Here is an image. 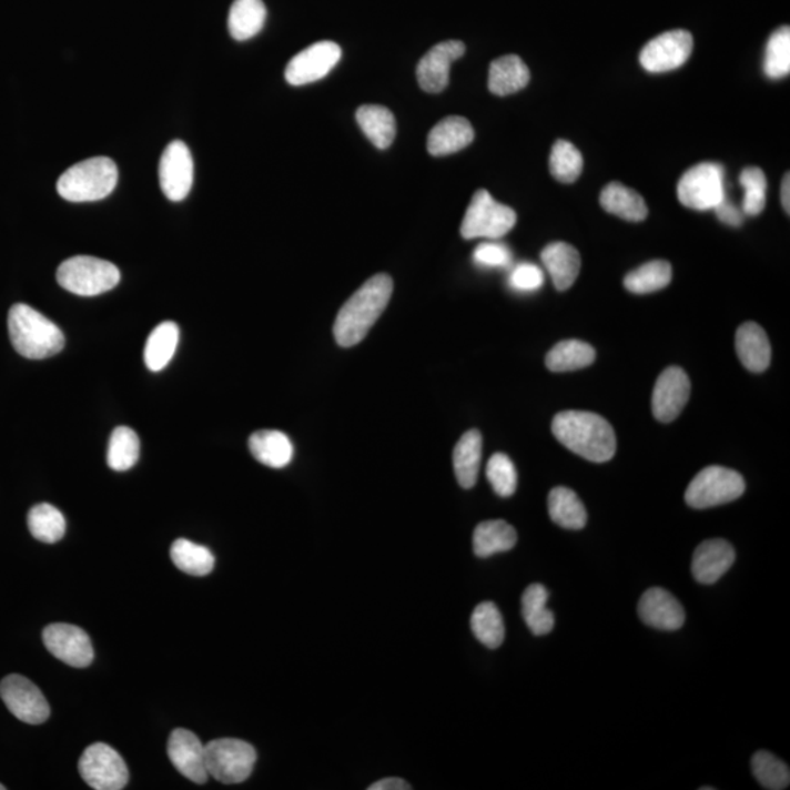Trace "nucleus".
<instances>
[{
    "instance_id": "1",
    "label": "nucleus",
    "mask_w": 790,
    "mask_h": 790,
    "mask_svg": "<svg viewBox=\"0 0 790 790\" xmlns=\"http://www.w3.org/2000/svg\"><path fill=\"white\" fill-rule=\"evenodd\" d=\"M393 295V280L388 274H376L353 295L334 323V338L342 347L361 343L383 315Z\"/></svg>"
},
{
    "instance_id": "2",
    "label": "nucleus",
    "mask_w": 790,
    "mask_h": 790,
    "mask_svg": "<svg viewBox=\"0 0 790 790\" xmlns=\"http://www.w3.org/2000/svg\"><path fill=\"white\" fill-rule=\"evenodd\" d=\"M555 438L569 452L592 463L612 460L617 436L604 417L590 412L559 413L553 422Z\"/></svg>"
},
{
    "instance_id": "3",
    "label": "nucleus",
    "mask_w": 790,
    "mask_h": 790,
    "mask_svg": "<svg viewBox=\"0 0 790 790\" xmlns=\"http://www.w3.org/2000/svg\"><path fill=\"white\" fill-rule=\"evenodd\" d=\"M8 330L13 348L27 359H48L65 346L62 330L24 303H18L9 311Z\"/></svg>"
},
{
    "instance_id": "4",
    "label": "nucleus",
    "mask_w": 790,
    "mask_h": 790,
    "mask_svg": "<svg viewBox=\"0 0 790 790\" xmlns=\"http://www.w3.org/2000/svg\"><path fill=\"white\" fill-rule=\"evenodd\" d=\"M117 183V164L108 158H93L68 169L59 178L58 192L67 201L93 202L112 194Z\"/></svg>"
},
{
    "instance_id": "5",
    "label": "nucleus",
    "mask_w": 790,
    "mask_h": 790,
    "mask_svg": "<svg viewBox=\"0 0 790 790\" xmlns=\"http://www.w3.org/2000/svg\"><path fill=\"white\" fill-rule=\"evenodd\" d=\"M58 283L78 296H99L121 282L118 266L94 256H73L58 269Z\"/></svg>"
},
{
    "instance_id": "6",
    "label": "nucleus",
    "mask_w": 790,
    "mask_h": 790,
    "mask_svg": "<svg viewBox=\"0 0 790 790\" xmlns=\"http://www.w3.org/2000/svg\"><path fill=\"white\" fill-rule=\"evenodd\" d=\"M255 762V748L242 739H215L205 746L206 771L224 784L245 782L254 771Z\"/></svg>"
},
{
    "instance_id": "7",
    "label": "nucleus",
    "mask_w": 790,
    "mask_h": 790,
    "mask_svg": "<svg viewBox=\"0 0 790 790\" xmlns=\"http://www.w3.org/2000/svg\"><path fill=\"white\" fill-rule=\"evenodd\" d=\"M517 223L516 211L499 204L488 191L480 190L473 195L470 205L462 223V236L472 239H490L496 241L505 236Z\"/></svg>"
},
{
    "instance_id": "8",
    "label": "nucleus",
    "mask_w": 790,
    "mask_h": 790,
    "mask_svg": "<svg viewBox=\"0 0 790 790\" xmlns=\"http://www.w3.org/2000/svg\"><path fill=\"white\" fill-rule=\"evenodd\" d=\"M746 493V480L738 472L720 466L702 468L686 493L691 508L706 509L732 503Z\"/></svg>"
},
{
    "instance_id": "9",
    "label": "nucleus",
    "mask_w": 790,
    "mask_h": 790,
    "mask_svg": "<svg viewBox=\"0 0 790 790\" xmlns=\"http://www.w3.org/2000/svg\"><path fill=\"white\" fill-rule=\"evenodd\" d=\"M725 198V170L720 164L693 165L678 183V200L687 209L715 210Z\"/></svg>"
},
{
    "instance_id": "10",
    "label": "nucleus",
    "mask_w": 790,
    "mask_h": 790,
    "mask_svg": "<svg viewBox=\"0 0 790 790\" xmlns=\"http://www.w3.org/2000/svg\"><path fill=\"white\" fill-rule=\"evenodd\" d=\"M78 769L84 782L95 790H121L130 780V770L121 754L101 742L87 748Z\"/></svg>"
},
{
    "instance_id": "11",
    "label": "nucleus",
    "mask_w": 790,
    "mask_h": 790,
    "mask_svg": "<svg viewBox=\"0 0 790 790\" xmlns=\"http://www.w3.org/2000/svg\"><path fill=\"white\" fill-rule=\"evenodd\" d=\"M0 697L8 710L21 722L41 725L49 719L50 707L43 692L21 675H9L2 679Z\"/></svg>"
},
{
    "instance_id": "12",
    "label": "nucleus",
    "mask_w": 790,
    "mask_h": 790,
    "mask_svg": "<svg viewBox=\"0 0 790 790\" xmlns=\"http://www.w3.org/2000/svg\"><path fill=\"white\" fill-rule=\"evenodd\" d=\"M160 186L170 201L185 200L194 185V159L185 142L173 141L165 146L159 165Z\"/></svg>"
},
{
    "instance_id": "13",
    "label": "nucleus",
    "mask_w": 790,
    "mask_h": 790,
    "mask_svg": "<svg viewBox=\"0 0 790 790\" xmlns=\"http://www.w3.org/2000/svg\"><path fill=\"white\" fill-rule=\"evenodd\" d=\"M692 48L691 33L686 30L668 31L645 45L640 53V63L651 73L673 71L690 59Z\"/></svg>"
},
{
    "instance_id": "14",
    "label": "nucleus",
    "mask_w": 790,
    "mask_h": 790,
    "mask_svg": "<svg viewBox=\"0 0 790 790\" xmlns=\"http://www.w3.org/2000/svg\"><path fill=\"white\" fill-rule=\"evenodd\" d=\"M342 59V48L334 41H318L298 52L286 68V81L301 87L323 80Z\"/></svg>"
},
{
    "instance_id": "15",
    "label": "nucleus",
    "mask_w": 790,
    "mask_h": 790,
    "mask_svg": "<svg viewBox=\"0 0 790 790\" xmlns=\"http://www.w3.org/2000/svg\"><path fill=\"white\" fill-rule=\"evenodd\" d=\"M45 649L72 668H87L93 664L94 649L89 634L71 624H52L43 631Z\"/></svg>"
},
{
    "instance_id": "16",
    "label": "nucleus",
    "mask_w": 790,
    "mask_h": 790,
    "mask_svg": "<svg viewBox=\"0 0 790 790\" xmlns=\"http://www.w3.org/2000/svg\"><path fill=\"white\" fill-rule=\"evenodd\" d=\"M690 394V378L681 367L672 366L661 372L651 399L656 419L664 424L677 419L687 406Z\"/></svg>"
},
{
    "instance_id": "17",
    "label": "nucleus",
    "mask_w": 790,
    "mask_h": 790,
    "mask_svg": "<svg viewBox=\"0 0 790 790\" xmlns=\"http://www.w3.org/2000/svg\"><path fill=\"white\" fill-rule=\"evenodd\" d=\"M466 53V45L458 40L443 41L434 45L417 65V82L426 93H440L448 87L449 69Z\"/></svg>"
},
{
    "instance_id": "18",
    "label": "nucleus",
    "mask_w": 790,
    "mask_h": 790,
    "mask_svg": "<svg viewBox=\"0 0 790 790\" xmlns=\"http://www.w3.org/2000/svg\"><path fill=\"white\" fill-rule=\"evenodd\" d=\"M168 756L174 769L191 782L204 784L209 780V771L205 767V747L191 730H173L169 737Z\"/></svg>"
},
{
    "instance_id": "19",
    "label": "nucleus",
    "mask_w": 790,
    "mask_h": 790,
    "mask_svg": "<svg viewBox=\"0 0 790 790\" xmlns=\"http://www.w3.org/2000/svg\"><path fill=\"white\" fill-rule=\"evenodd\" d=\"M638 615L646 626L661 631H677L686 622V610L677 597L659 587L647 590L641 596Z\"/></svg>"
},
{
    "instance_id": "20",
    "label": "nucleus",
    "mask_w": 790,
    "mask_h": 790,
    "mask_svg": "<svg viewBox=\"0 0 790 790\" xmlns=\"http://www.w3.org/2000/svg\"><path fill=\"white\" fill-rule=\"evenodd\" d=\"M737 558L733 546L723 539L702 541L692 557L691 573L700 585H715L729 571Z\"/></svg>"
},
{
    "instance_id": "21",
    "label": "nucleus",
    "mask_w": 790,
    "mask_h": 790,
    "mask_svg": "<svg viewBox=\"0 0 790 790\" xmlns=\"http://www.w3.org/2000/svg\"><path fill=\"white\" fill-rule=\"evenodd\" d=\"M540 259L549 271L557 291H568L576 283L581 269L580 254L576 247L565 242L550 243L541 251Z\"/></svg>"
},
{
    "instance_id": "22",
    "label": "nucleus",
    "mask_w": 790,
    "mask_h": 790,
    "mask_svg": "<svg viewBox=\"0 0 790 790\" xmlns=\"http://www.w3.org/2000/svg\"><path fill=\"white\" fill-rule=\"evenodd\" d=\"M473 140L475 130L470 122L460 117H449L436 123L429 132L428 151L435 158H440L466 149Z\"/></svg>"
},
{
    "instance_id": "23",
    "label": "nucleus",
    "mask_w": 790,
    "mask_h": 790,
    "mask_svg": "<svg viewBox=\"0 0 790 790\" xmlns=\"http://www.w3.org/2000/svg\"><path fill=\"white\" fill-rule=\"evenodd\" d=\"M735 346L742 365L748 371L764 372L770 366L771 346L766 331L756 323H746L737 331Z\"/></svg>"
},
{
    "instance_id": "24",
    "label": "nucleus",
    "mask_w": 790,
    "mask_h": 790,
    "mask_svg": "<svg viewBox=\"0 0 790 790\" xmlns=\"http://www.w3.org/2000/svg\"><path fill=\"white\" fill-rule=\"evenodd\" d=\"M250 449L255 460L271 468H283L293 460V444L282 431L264 429L250 438Z\"/></svg>"
},
{
    "instance_id": "25",
    "label": "nucleus",
    "mask_w": 790,
    "mask_h": 790,
    "mask_svg": "<svg viewBox=\"0 0 790 790\" xmlns=\"http://www.w3.org/2000/svg\"><path fill=\"white\" fill-rule=\"evenodd\" d=\"M530 81V71L516 54L496 59L489 68V90L495 95H509L525 89Z\"/></svg>"
},
{
    "instance_id": "26",
    "label": "nucleus",
    "mask_w": 790,
    "mask_h": 790,
    "mask_svg": "<svg viewBox=\"0 0 790 790\" xmlns=\"http://www.w3.org/2000/svg\"><path fill=\"white\" fill-rule=\"evenodd\" d=\"M516 545V528L504 520L480 523L473 533V550L479 558H489L495 554L507 553Z\"/></svg>"
},
{
    "instance_id": "27",
    "label": "nucleus",
    "mask_w": 790,
    "mask_h": 790,
    "mask_svg": "<svg viewBox=\"0 0 790 790\" xmlns=\"http://www.w3.org/2000/svg\"><path fill=\"white\" fill-rule=\"evenodd\" d=\"M600 205L609 214L617 215V217L627 220V222H642L649 214L641 195L619 182L609 183L601 191Z\"/></svg>"
},
{
    "instance_id": "28",
    "label": "nucleus",
    "mask_w": 790,
    "mask_h": 790,
    "mask_svg": "<svg viewBox=\"0 0 790 790\" xmlns=\"http://www.w3.org/2000/svg\"><path fill=\"white\" fill-rule=\"evenodd\" d=\"M356 121L367 140L378 150L388 149L395 140L397 125L392 110L383 105L367 104L357 109Z\"/></svg>"
},
{
    "instance_id": "29",
    "label": "nucleus",
    "mask_w": 790,
    "mask_h": 790,
    "mask_svg": "<svg viewBox=\"0 0 790 790\" xmlns=\"http://www.w3.org/2000/svg\"><path fill=\"white\" fill-rule=\"evenodd\" d=\"M482 462V435L477 429L466 432L453 453L454 472L464 489L476 485Z\"/></svg>"
},
{
    "instance_id": "30",
    "label": "nucleus",
    "mask_w": 790,
    "mask_h": 790,
    "mask_svg": "<svg viewBox=\"0 0 790 790\" xmlns=\"http://www.w3.org/2000/svg\"><path fill=\"white\" fill-rule=\"evenodd\" d=\"M265 20L263 0H234L229 12V31L234 40H250L264 29Z\"/></svg>"
},
{
    "instance_id": "31",
    "label": "nucleus",
    "mask_w": 790,
    "mask_h": 790,
    "mask_svg": "<svg viewBox=\"0 0 790 790\" xmlns=\"http://www.w3.org/2000/svg\"><path fill=\"white\" fill-rule=\"evenodd\" d=\"M548 509L550 518L559 527L568 528V530H580L586 526L587 512L585 504L571 489L559 486V488L550 490Z\"/></svg>"
},
{
    "instance_id": "32",
    "label": "nucleus",
    "mask_w": 790,
    "mask_h": 790,
    "mask_svg": "<svg viewBox=\"0 0 790 790\" xmlns=\"http://www.w3.org/2000/svg\"><path fill=\"white\" fill-rule=\"evenodd\" d=\"M181 331L174 323H162L153 330L146 340L144 361L146 367L153 372L163 371L172 361L179 344Z\"/></svg>"
},
{
    "instance_id": "33",
    "label": "nucleus",
    "mask_w": 790,
    "mask_h": 790,
    "mask_svg": "<svg viewBox=\"0 0 790 790\" xmlns=\"http://www.w3.org/2000/svg\"><path fill=\"white\" fill-rule=\"evenodd\" d=\"M549 591L545 586H528L521 597L523 618L535 636H545L553 631L555 626L554 614L546 608Z\"/></svg>"
},
{
    "instance_id": "34",
    "label": "nucleus",
    "mask_w": 790,
    "mask_h": 790,
    "mask_svg": "<svg viewBox=\"0 0 790 790\" xmlns=\"http://www.w3.org/2000/svg\"><path fill=\"white\" fill-rule=\"evenodd\" d=\"M596 359L595 348L580 340H565L546 356V366L553 372H568L590 366Z\"/></svg>"
},
{
    "instance_id": "35",
    "label": "nucleus",
    "mask_w": 790,
    "mask_h": 790,
    "mask_svg": "<svg viewBox=\"0 0 790 790\" xmlns=\"http://www.w3.org/2000/svg\"><path fill=\"white\" fill-rule=\"evenodd\" d=\"M170 558L181 571L196 577L209 576L215 565L214 555L209 548L186 539L174 541L170 548Z\"/></svg>"
},
{
    "instance_id": "36",
    "label": "nucleus",
    "mask_w": 790,
    "mask_h": 790,
    "mask_svg": "<svg viewBox=\"0 0 790 790\" xmlns=\"http://www.w3.org/2000/svg\"><path fill=\"white\" fill-rule=\"evenodd\" d=\"M470 627L477 640L482 645L489 647V649H498L503 645L505 638L504 619L498 606L493 601H484V604L476 606L472 614Z\"/></svg>"
},
{
    "instance_id": "37",
    "label": "nucleus",
    "mask_w": 790,
    "mask_h": 790,
    "mask_svg": "<svg viewBox=\"0 0 790 790\" xmlns=\"http://www.w3.org/2000/svg\"><path fill=\"white\" fill-rule=\"evenodd\" d=\"M672 280V266L666 261H651L634 270L624 280V286L636 295H649L668 287Z\"/></svg>"
},
{
    "instance_id": "38",
    "label": "nucleus",
    "mask_w": 790,
    "mask_h": 790,
    "mask_svg": "<svg viewBox=\"0 0 790 790\" xmlns=\"http://www.w3.org/2000/svg\"><path fill=\"white\" fill-rule=\"evenodd\" d=\"M29 528L31 535L43 544H57L65 536L67 521L63 514L50 504H39L30 509Z\"/></svg>"
},
{
    "instance_id": "39",
    "label": "nucleus",
    "mask_w": 790,
    "mask_h": 790,
    "mask_svg": "<svg viewBox=\"0 0 790 790\" xmlns=\"http://www.w3.org/2000/svg\"><path fill=\"white\" fill-rule=\"evenodd\" d=\"M140 458V438L128 426H119L110 436L108 464L114 472L130 470Z\"/></svg>"
},
{
    "instance_id": "40",
    "label": "nucleus",
    "mask_w": 790,
    "mask_h": 790,
    "mask_svg": "<svg viewBox=\"0 0 790 790\" xmlns=\"http://www.w3.org/2000/svg\"><path fill=\"white\" fill-rule=\"evenodd\" d=\"M583 155L571 142L559 140L553 146L549 158V169L558 182L574 183L583 172Z\"/></svg>"
},
{
    "instance_id": "41",
    "label": "nucleus",
    "mask_w": 790,
    "mask_h": 790,
    "mask_svg": "<svg viewBox=\"0 0 790 790\" xmlns=\"http://www.w3.org/2000/svg\"><path fill=\"white\" fill-rule=\"evenodd\" d=\"M758 783L769 790H783L790 783V770L782 760L767 751H758L751 761Z\"/></svg>"
},
{
    "instance_id": "42",
    "label": "nucleus",
    "mask_w": 790,
    "mask_h": 790,
    "mask_svg": "<svg viewBox=\"0 0 790 790\" xmlns=\"http://www.w3.org/2000/svg\"><path fill=\"white\" fill-rule=\"evenodd\" d=\"M764 72L769 78L779 80L790 72V30L782 27L770 37L767 43Z\"/></svg>"
},
{
    "instance_id": "43",
    "label": "nucleus",
    "mask_w": 790,
    "mask_h": 790,
    "mask_svg": "<svg viewBox=\"0 0 790 790\" xmlns=\"http://www.w3.org/2000/svg\"><path fill=\"white\" fill-rule=\"evenodd\" d=\"M739 182L746 195H743L742 213L743 215L761 214L766 206L767 179L764 172L758 168H747L742 170Z\"/></svg>"
},
{
    "instance_id": "44",
    "label": "nucleus",
    "mask_w": 790,
    "mask_h": 790,
    "mask_svg": "<svg viewBox=\"0 0 790 790\" xmlns=\"http://www.w3.org/2000/svg\"><path fill=\"white\" fill-rule=\"evenodd\" d=\"M486 476L496 494L508 498L517 489V470L507 454L496 453L486 466Z\"/></svg>"
},
{
    "instance_id": "45",
    "label": "nucleus",
    "mask_w": 790,
    "mask_h": 790,
    "mask_svg": "<svg viewBox=\"0 0 790 790\" xmlns=\"http://www.w3.org/2000/svg\"><path fill=\"white\" fill-rule=\"evenodd\" d=\"M476 264L482 266H489V269H503V266H508L512 264L513 255L512 251L503 243L498 242H485L480 243L476 247L475 254H473Z\"/></svg>"
},
{
    "instance_id": "46",
    "label": "nucleus",
    "mask_w": 790,
    "mask_h": 790,
    "mask_svg": "<svg viewBox=\"0 0 790 790\" xmlns=\"http://www.w3.org/2000/svg\"><path fill=\"white\" fill-rule=\"evenodd\" d=\"M544 271L530 263L518 264L509 275V284L518 292H535L544 286Z\"/></svg>"
},
{
    "instance_id": "47",
    "label": "nucleus",
    "mask_w": 790,
    "mask_h": 790,
    "mask_svg": "<svg viewBox=\"0 0 790 790\" xmlns=\"http://www.w3.org/2000/svg\"><path fill=\"white\" fill-rule=\"evenodd\" d=\"M716 215L720 222L728 224V226L739 227L743 223L742 210H739L737 205H733L729 200L720 202L715 209Z\"/></svg>"
},
{
    "instance_id": "48",
    "label": "nucleus",
    "mask_w": 790,
    "mask_h": 790,
    "mask_svg": "<svg viewBox=\"0 0 790 790\" xmlns=\"http://www.w3.org/2000/svg\"><path fill=\"white\" fill-rule=\"evenodd\" d=\"M369 790H411L412 787L406 782V780L398 778H387L379 780V782L372 783Z\"/></svg>"
},
{
    "instance_id": "49",
    "label": "nucleus",
    "mask_w": 790,
    "mask_h": 790,
    "mask_svg": "<svg viewBox=\"0 0 790 790\" xmlns=\"http://www.w3.org/2000/svg\"><path fill=\"white\" fill-rule=\"evenodd\" d=\"M789 194H790V178H789V173H788L787 176H784L783 183H782V204H783L784 211H787L788 214L790 213V196H789Z\"/></svg>"
},
{
    "instance_id": "50",
    "label": "nucleus",
    "mask_w": 790,
    "mask_h": 790,
    "mask_svg": "<svg viewBox=\"0 0 790 790\" xmlns=\"http://www.w3.org/2000/svg\"><path fill=\"white\" fill-rule=\"evenodd\" d=\"M3 789H4L3 784H0V790H3Z\"/></svg>"
}]
</instances>
